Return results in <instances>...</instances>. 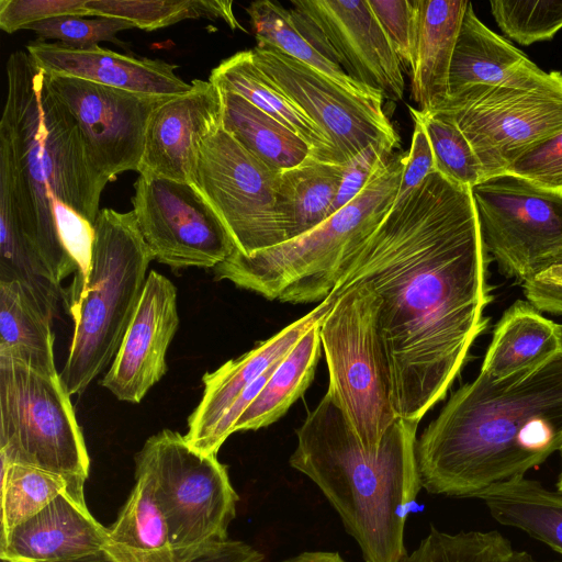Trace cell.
I'll return each instance as SVG.
<instances>
[{
	"label": "cell",
	"mask_w": 562,
	"mask_h": 562,
	"mask_svg": "<svg viewBox=\"0 0 562 562\" xmlns=\"http://www.w3.org/2000/svg\"><path fill=\"white\" fill-rule=\"evenodd\" d=\"M85 482L1 459V537L43 510L59 495L83 493Z\"/></svg>",
	"instance_id": "33"
},
{
	"label": "cell",
	"mask_w": 562,
	"mask_h": 562,
	"mask_svg": "<svg viewBox=\"0 0 562 562\" xmlns=\"http://www.w3.org/2000/svg\"><path fill=\"white\" fill-rule=\"evenodd\" d=\"M154 257L133 211L100 210L91 260L66 293L75 323L59 373L70 395L81 394L113 361L142 297Z\"/></svg>",
	"instance_id": "6"
},
{
	"label": "cell",
	"mask_w": 562,
	"mask_h": 562,
	"mask_svg": "<svg viewBox=\"0 0 562 562\" xmlns=\"http://www.w3.org/2000/svg\"><path fill=\"white\" fill-rule=\"evenodd\" d=\"M562 353L560 324L516 301L496 324L480 373L494 382L529 374Z\"/></svg>",
	"instance_id": "23"
},
{
	"label": "cell",
	"mask_w": 562,
	"mask_h": 562,
	"mask_svg": "<svg viewBox=\"0 0 562 562\" xmlns=\"http://www.w3.org/2000/svg\"><path fill=\"white\" fill-rule=\"evenodd\" d=\"M475 498L497 522L520 529L562 554V492L520 476L493 485Z\"/></svg>",
	"instance_id": "28"
},
{
	"label": "cell",
	"mask_w": 562,
	"mask_h": 562,
	"mask_svg": "<svg viewBox=\"0 0 562 562\" xmlns=\"http://www.w3.org/2000/svg\"><path fill=\"white\" fill-rule=\"evenodd\" d=\"M403 69L411 70L414 42L413 0H368Z\"/></svg>",
	"instance_id": "41"
},
{
	"label": "cell",
	"mask_w": 562,
	"mask_h": 562,
	"mask_svg": "<svg viewBox=\"0 0 562 562\" xmlns=\"http://www.w3.org/2000/svg\"><path fill=\"white\" fill-rule=\"evenodd\" d=\"M33 61L48 75L86 81L158 98H171L191 89L177 74L176 64L135 57L99 45L74 48L37 40L26 45Z\"/></svg>",
	"instance_id": "19"
},
{
	"label": "cell",
	"mask_w": 562,
	"mask_h": 562,
	"mask_svg": "<svg viewBox=\"0 0 562 562\" xmlns=\"http://www.w3.org/2000/svg\"><path fill=\"white\" fill-rule=\"evenodd\" d=\"M408 110L411 116L417 117L426 130L436 171L453 182L470 188L483 181L480 161L450 115L441 111L422 112L412 106Z\"/></svg>",
	"instance_id": "36"
},
{
	"label": "cell",
	"mask_w": 562,
	"mask_h": 562,
	"mask_svg": "<svg viewBox=\"0 0 562 562\" xmlns=\"http://www.w3.org/2000/svg\"><path fill=\"white\" fill-rule=\"evenodd\" d=\"M91 16L126 20L135 27L155 31L190 19H221L232 30H246L235 18L232 1L222 0H86Z\"/></svg>",
	"instance_id": "34"
},
{
	"label": "cell",
	"mask_w": 562,
	"mask_h": 562,
	"mask_svg": "<svg viewBox=\"0 0 562 562\" xmlns=\"http://www.w3.org/2000/svg\"><path fill=\"white\" fill-rule=\"evenodd\" d=\"M530 61L522 52L481 22L470 2L451 58L449 97L474 87L501 85Z\"/></svg>",
	"instance_id": "26"
},
{
	"label": "cell",
	"mask_w": 562,
	"mask_h": 562,
	"mask_svg": "<svg viewBox=\"0 0 562 562\" xmlns=\"http://www.w3.org/2000/svg\"><path fill=\"white\" fill-rule=\"evenodd\" d=\"M393 150L384 143H372L346 164L330 216L359 195L379 166L392 157Z\"/></svg>",
	"instance_id": "42"
},
{
	"label": "cell",
	"mask_w": 562,
	"mask_h": 562,
	"mask_svg": "<svg viewBox=\"0 0 562 562\" xmlns=\"http://www.w3.org/2000/svg\"><path fill=\"white\" fill-rule=\"evenodd\" d=\"M60 375L0 357V458L87 481L90 458Z\"/></svg>",
	"instance_id": "10"
},
{
	"label": "cell",
	"mask_w": 562,
	"mask_h": 562,
	"mask_svg": "<svg viewBox=\"0 0 562 562\" xmlns=\"http://www.w3.org/2000/svg\"><path fill=\"white\" fill-rule=\"evenodd\" d=\"M501 30L521 45L551 40L562 29V0L490 2Z\"/></svg>",
	"instance_id": "37"
},
{
	"label": "cell",
	"mask_w": 562,
	"mask_h": 562,
	"mask_svg": "<svg viewBox=\"0 0 562 562\" xmlns=\"http://www.w3.org/2000/svg\"><path fill=\"white\" fill-rule=\"evenodd\" d=\"M135 464V485L108 527L103 552L112 562H177L154 479L144 465Z\"/></svg>",
	"instance_id": "25"
},
{
	"label": "cell",
	"mask_w": 562,
	"mask_h": 562,
	"mask_svg": "<svg viewBox=\"0 0 562 562\" xmlns=\"http://www.w3.org/2000/svg\"><path fill=\"white\" fill-rule=\"evenodd\" d=\"M412 145L406 153L400 188L393 205L406 199L420 183L436 171L432 148L423 123L415 116Z\"/></svg>",
	"instance_id": "44"
},
{
	"label": "cell",
	"mask_w": 562,
	"mask_h": 562,
	"mask_svg": "<svg viewBox=\"0 0 562 562\" xmlns=\"http://www.w3.org/2000/svg\"><path fill=\"white\" fill-rule=\"evenodd\" d=\"M560 456H561V470H560V473H559V476H558V481H557V490L562 492V448L560 450Z\"/></svg>",
	"instance_id": "48"
},
{
	"label": "cell",
	"mask_w": 562,
	"mask_h": 562,
	"mask_svg": "<svg viewBox=\"0 0 562 562\" xmlns=\"http://www.w3.org/2000/svg\"><path fill=\"white\" fill-rule=\"evenodd\" d=\"M560 330H561V336H562V324H560Z\"/></svg>",
	"instance_id": "49"
},
{
	"label": "cell",
	"mask_w": 562,
	"mask_h": 562,
	"mask_svg": "<svg viewBox=\"0 0 562 562\" xmlns=\"http://www.w3.org/2000/svg\"><path fill=\"white\" fill-rule=\"evenodd\" d=\"M505 173L539 189L562 193V131L522 155Z\"/></svg>",
	"instance_id": "39"
},
{
	"label": "cell",
	"mask_w": 562,
	"mask_h": 562,
	"mask_svg": "<svg viewBox=\"0 0 562 562\" xmlns=\"http://www.w3.org/2000/svg\"><path fill=\"white\" fill-rule=\"evenodd\" d=\"M417 426L398 417L369 450L326 393L296 430L290 465L325 495L364 562H401L407 554L405 522L422 488Z\"/></svg>",
	"instance_id": "4"
},
{
	"label": "cell",
	"mask_w": 562,
	"mask_h": 562,
	"mask_svg": "<svg viewBox=\"0 0 562 562\" xmlns=\"http://www.w3.org/2000/svg\"><path fill=\"white\" fill-rule=\"evenodd\" d=\"M0 119V194L24 240L58 283L89 268L101 193L109 182L81 130L27 52L5 64Z\"/></svg>",
	"instance_id": "2"
},
{
	"label": "cell",
	"mask_w": 562,
	"mask_h": 562,
	"mask_svg": "<svg viewBox=\"0 0 562 562\" xmlns=\"http://www.w3.org/2000/svg\"><path fill=\"white\" fill-rule=\"evenodd\" d=\"M178 326L177 289L168 278L151 270L101 385L119 401L139 403L166 374V355Z\"/></svg>",
	"instance_id": "17"
},
{
	"label": "cell",
	"mask_w": 562,
	"mask_h": 562,
	"mask_svg": "<svg viewBox=\"0 0 562 562\" xmlns=\"http://www.w3.org/2000/svg\"><path fill=\"white\" fill-rule=\"evenodd\" d=\"M472 188L435 171L350 254L333 293L368 284L398 417L418 424L486 328L491 301Z\"/></svg>",
	"instance_id": "1"
},
{
	"label": "cell",
	"mask_w": 562,
	"mask_h": 562,
	"mask_svg": "<svg viewBox=\"0 0 562 562\" xmlns=\"http://www.w3.org/2000/svg\"><path fill=\"white\" fill-rule=\"evenodd\" d=\"M334 294L338 299L319 324L329 373L326 393L362 446L373 450L398 418L378 331L380 297L366 283Z\"/></svg>",
	"instance_id": "8"
},
{
	"label": "cell",
	"mask_w": 562,
	"mask_h": 562,
	"mask_svg": "<svg viewBox=\"0 0 562 562\" xmlns=\"http://www.w3.org/2000/svg\"><path fill=\"white\" fill-rule=\"evenodd\" d=\"M469 3L467 0H413L411 98L422 112L436 110L449 97L451 58Z\"/></svg>",
	"instance_id": "22"
},
{
	"label": "cell",
	"mask_w": 562,
	"mask_h": 562,
	"mask_svg": "<svg viewBox=\"0 0 562 562\" xmlns=\"http://www.w3.org/2000/svg\"><path fill=\"white\" fill-rule=\"evenodd\" d=\"M108 527L89 512L85 494L67 492L0 540L2 562H75L103 551Z\"/></svg>",
	"instance_id": "20"
},
{
	"label": "cell",
	"mask_w": 562,
	"mask_h": 562,
	"mask_svg": "<svg viewBox=\"0 0 562 562\" xmlns=\"http://www.w3.org/2000/svg\"><path fill=\"white\" fill-rule=\"evenodd\" d=\"M246 11L257 40V46H270L283 52L317 70L355 95L384 100L382 92L353 80L339 65L330 60L302 26L292 9H286L279 2L259 0L251 2Z\"/></svg>",
	"instance_id": "29"
},
{
	"label": "cell",
	"mask_w": 562,
	"mask_h": 562,
	"mask_svg": "<svg viewBox=\"0 0 562 562\" xmlns=\"http://www.w3.org/2000/svg\"><path fill=\"white\" fill-rule=\"evenodd\" d=\"M279 173L245 149L222 124L199 145L192 184L244 255L284 243L276 211Z\"/></svg>",
	"instance_id": "11"
},
{
	"label": "cell",
	"mask_w": 562,
	"mask_h": 562,
	"mask_svg": "<svg viewBox=\"0 0 562 562\" xmlns=\"http://www.w3.org/2000/svg\"><path fill=\"white\" fill-rule=\"evenodd\" d=\"M209 80L223 91L239 94L302 137L316 158L346 165L334 143L289 97L255 64L252 50H240L223 59Z\"/></svg>",
	"instance_id": "24"
},
{
	"label": "cell",
	"mask_w": 562,
	"mask_h": 562,
	"mask_svg": "<svg viewBox=\"0 0 562 562\" xmlns=\"http://www.w3.org/2000/svg\"><path fill=\"white\" fill-rule=\"evenodd\" d=\"M222 91V126L270 169L281 172L315 157L314 149L289 127L249 101Z\"/></svg>",
	"instance_id": "30"
},
{
	"label": "cell",
	"mask_w": 562,
	"mask_h": 562,
	"mask_svg": "<svg viewBox=\"0 0 562 562\" xmlns=\"http://www.w3.org/2000/svg\"><path fill=\"white\" fill-rule=\"evenodd\" d=\"M472 194L485 249L507 278L522 283L562 250V193L502 173Z\"/></svg>",
	"instance_id": "12"
},
{
	"label": "cell",
	"mask_w": 562,
	"mask_h": 562,
	"mask_svg": "<svg viewBox=\"0 0 562 562\" xmlns=\"http://www.w3.org/2000/svg\"><path fill=\"white\" fill-rule=\"evenodd\" d=\"M406 153L382 162L364 189L311 232L278 246L244 255L237 249L213 268L217 280L284 303L324 301L336 289L350 254L391 210Z\"/></svg>",
	"instance_id": "5"
},
{
	"label": "cell",
	"mask_w": 562,
	"mask_h": 562,
	"mask_svg": "<svg viewBox=\"0 0 562 562\" xmlns=\"http://www.w3.org/2000/svg\"><path fill=\"white\" fill-rule=\"evenodd\" d=\"M85 3L86 0H0V29L12 34L57 16H91Z\"/></svg>",
	"instance_id": "40"
},
{
	"label": "cell",
	"mask_w": 562,
	"mask_h": 562,
	"mask_svg": "<svg viewBox=\"0 0 562 562\" xmlns=\"http://www.w3.org/2000/svg\"><path fill=\"white\" fill-rule=\"evenodd\" d=\"M133 212L153 257L172 269L215 268L236 249L226 227L188 182L139 175Z\"/></svg>",
	"instance_id": "13"
},
{
	"label": "cell",
	"mask_w": 562,
	"mask_h": 562,
	"mask_svg": "<svg viewBox=\"0 0 562 562\" xmlns=\"http://www.w3.org/2000/svg\"><path fill=\"white\" fill-rule=\"evenodd\" d=\"M151 474L177 562H193L228 539L238 495L216 454L189 445L178 431L150 436L135 457Z\"/></svg>",
	"instance_id": "9"
},
{
	"label": "cell",
	"mask_w": 562,
	"mask_h": 562,
	"mask_svg": "<svg viewBox=\"0 0 562 562\" xmlns=\"http://www.w3.org/2000/svg\"><path fill=\"white\" fill-rule=\"evenodd\" d=\"M135 27L133 23L109 16L64 15L31 24L26 30L35 32L41 40H55L58 43L74 47L88 48L100 42H111L122 45L116 37L121 31Z\"/></svg>",
	"instance_id": "38"
},
{
	"label": "cell",
	"mask_w": 562,
	"mask_h": 562,
	"mask_svg": "<svg viewBox=\"0 0 562 562\" xmlns=\"http://www.w3.org/2000/svg\"><path fill=\"white\" fill-rule=\"evenodd\" d=\"M280 562H347L338 552L306 551Z\"/></svg>",
	"instance_id": "45"
},
{
	"label": "cell",
	"mask_w": 562,
	"mask_h": 562,
	"mask_svg": "<svg viewBox=\"0 0 562 562\" xmlns=\"http://www.w3.org/2000/svg\"><path fill=\"white\" fill-rule=\"evenodd\" d=\"M562 448V353L536 371L458 389L416 441L422 488L475 498Z\"/></svg>",
	"instance_id": "3"
},
{
	"label": "cell",
	"mask_w": 562,
	"mask_h": 562,
	"mask_svg": "<svg viewBox=\"0 0 562 562\" xmlns=\"http://www.w3.org/2000/svg\"><path fill=\"white\" fill-rule=\"evenodd\" d=\"M522 291L539 312L562 316V250L522 282Z\"/></svg>",
	"instance_id": "43"
},
{
	"label": "cell",
	"mask_w": 562,
	"mask_h": 562,
	"mask_svg": "<svg viewBox=\"0 0 562 562\" xmlns=\"http://www.w3.org/2000/svg\"><path fill=\"white\" fill-rule=\"evenodd\" d=\"M322 319L280 361L259 394L234 425V432L257 430L271 425L306 391L321 357Z\"/></svg>",
	"instance_id": "32"
},
{
	"label": "cell",
	"mask_w": 562,
	"mask_h": 562,
	"mask_svg": "<svg viewBox=\"0 0 562 562\" xmlns=\"http://www.w3.org/2000/svg\"><path fill=\"white\" fill-rule=\"evenodd\" d=\"M251 50L255 64L325 132L345 164L372 143L398 148L400 136L383 110L384 100L355 95L274 47Z\"/></svg>",
	"instance_id": "14"
},
{
	"label": "cell",
	"mask_w": 562,
	"mask_h": 562,
	"mask_svg": "<svg viewBox=\"0 0 562 562\" xmlns=\"http://www.w3.org/2000/svg\"><path fill=\"white\" fill-rule=\"evenodd\" d=\"M292 9L326 56L353 80L401 100L402 63L368 0H292Z\"/></svg>",
	"instance_id": "16"
},
{
	"label": "cell",
	"mask_w": 562,
	"mask_h": 562,
	"mask_svg": "<svg viewBox=\"0 0 562 562\" xmlns=\"http://www.w3.org/2000/svg\"><path fill=\"white\" fill-rule=\"evenodd\" d=\"M345 166L311 157L279 173L276 211L284 243L330 217Z\"/></svg>",
	"instance_id": "27"
},
{
	"label": "cell",
	"mask_w": 562,
	"mask_h": 562,
	"mask_svg": "<svg viewBox=\"0 0 562 562\" xmlns=\"http://www.w3.org/2000/svg\"><path fill=\"white\" fill-rule=\"evenodd\" d=\"M75 562H112L109 557L102 551L98 554L88 557L86 559L75 561Z\"/></svg>",
	"instance_id": "47"
},
{
	"label": "cell",
	"mask_w": 562,
	"mask_h": 562,
	"mask_svg": "<svg viewBox=\"0 0 562 562\" xmlns=\"http://www.w3.org/2000/svg\"><path fill=\"white\" fill-rule=\"evenodd\" d=\"M223 95L210 80L167 99L148 121L139 175L193 183L200 143L222 124Z\"/></svg>",
	"instance_id": "18"
},
{
	"label": "cell",
	"mask_w": 562,
	"mask_h": 562,
	"mask_svg": "<svg viewBox=\"0 0 562 562\" xmlns=\"http://www.w3.org/2000/svg\"><path fill=\"white\" fill-rule=\"evenodd\" d=\"M434 111L453 119L485 180L505 173L518 158L562 131L561 72H546L530 61L507 81L449 97Z\"/></svg>",
	"instance_id": "7"
},
{
	"label": "cell",
	"mask_w": 562,
	"mask_h": 562,
	"mask_svg": "<svg viewBox=\"0 0 562 562\" xmlns=\"http://www.w3.org/2000/svg\"><path fill=\"white\" fill-rule=\"evenodd\" d=\"M337 299L331 293L306 315L250 351L225 362L213 372H206L202 378V398L188 418L184 437L189 445L206 454L212 434L235 401L266 370L283 359L302 336L329 312Z\"/></svg>",
	"instance_id": "21"
},
{
	"label": "cell",
	"mask_w": 562,
	"mask_h": 562,
	"mask_svg": "<svg viewBox=\"0 0 562 562\" xmlns=\"http://www.w3.org/2000/svg\"><path fill=\"white\" fill-rule=\"evenodd\" d=\"M52 321L20 283L0 281V357L16 359L47 375H59Z\"/></svg>",
	"instance_id": "31"
},
{
	"label": "cell",
	"mask_w": 562,
	"mask_h": 562,
	"mask_svg": "<svg viewBox=\"0 0 562 562\" xmlns=\"http://www.w3.org/2000/svg\"><path fill=\"white\" fill-rule=\"evenodd\" d=\"M515 549L496 530L449 533L431 527L401 562H509Z\"/></svg>",
	"instance_id": "35"
},
{
	"label": "cell",
	"mask_w": 562,
	"mask_h": 562,
	"mask_svg": "<svg viewBox=\"0 0 562 562\" xmlns=\"http://www.w3.org/2000/svg\"><path fill=\"white\" fill-rule=\"evenodd\" d=\"M561 79H562V72H561Z\"/></svg>",
	"instance_id": "50"
},
{
	"label": "cell",
	"mask_w": 562,
	"mask_h": 562,
	"mask_svg": "<svg viewBox=\"0 0 562 562\" xmlns=\"http://www.w3.org/2000/svg\"><path fill=\"white\" fill-rule=\"evenodd\" d=\"M47 78L53 91L75 116L98 169L110 181L122 172L138 171L148 121L169 98L139 94L72 77L47 74Z\"/></svg>",
	"instance_id": "15"
},
{
	"label": "cell",
	"mask_w": 562,
	"mask_h": 562,
	"mask_svg": "<svg viewBox=\"0 0 562 562\" xmlns=\"http://www.w3.org/2000/svg\"><path fill=\"white\" fill-rule=\"evenodd\" d=\"M509 562H559V561H539L536 560L529 552L527 551H518L515 550L514 554Z\"/></svg>",
	"instance_id": "46"
}]
</instances>
